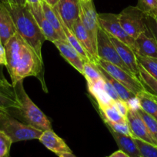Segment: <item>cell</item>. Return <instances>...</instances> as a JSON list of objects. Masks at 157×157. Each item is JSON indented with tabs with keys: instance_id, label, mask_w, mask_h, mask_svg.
<instances>
[{
	"instance_id": "obj_1",
	"label": "cell",
	"mask_w": 157,
	"mask_h": 157,
	"mask_svg": "<svg viewBox=\"0 0 157 157\" xmlns=\"http://www.w3.org/2000/svg\"><path fill=\"white\" fill-rule=\"evenodd\" d=\"M6 48L7 68L12 84L23 81L27 77L40 78L43 84V61L35 51L25 41L17 32L4 44Z\"/></svg>"
},
{
	"instance_id": "obj_2",
	"label": "cell",
	"mask_w": 157,
	"mask_h": 157,
	"mask_svg": "<svg viewBox=\"0 0 157 157\" xmlns=\"http://www.w3.org/2000/svg\"><path fill=\"white\" fill-rule=\"evenodd\" d=\"M0 2L10 13L18 35L42 58V47L46 39L28 5H15L6 0Z\"/></svg>"
},
{
	"instance_id": "obj_3",
	"label": "cell",
	"mask_w": 157,
	"mask_h": 157,
	"mask_svg": "<svg viewBox=\"0 0 157 157\" xmlns=\"http://www.w3.org/2000/svg\"><path fill=\"white\" fill-rule=\"evenodd\" d=\"M17 99L20 104L18 110L25 122L42 131L52 130V124L45 113L30 99L23 87L22 81L14 85Z\"/></svg>"
},
{
	"instance_id": "obj_4",
	"label": "cell",
	"mask_w": 157,
	"mask_h": 157,
	"mask_svg": "<svg viewBox=\"0 0 157 157\" xmlns=\"http://www.w3.org/2000/svg\"><path fill=\"white\" fill-rule=\"evenodd\" d=\"M0 131L6 133L12 143L38 140L43 131L15 119L8 112H0Z\"/></svg>"
},
{
	"instance_id": "obj_5",
	"label": "cell",
	"mask_w": 157,
	"mask_h": 157,
	"mask_svg": "<svg viewBox=\"0 0 157 157\" xmlns=\"http://www.w3.org/2000/svg\"><path fill=\"white\" fill-rule=\"evenodd\" d=\"M118 15L122 27L134 39L142 32L147 30L146 14L137 6H128Z\"/></svg>"
},
{
	"instance_id": "obj_6",
	"label": "cell",
	"mask_w": 157,
	"mask_h": 157,
	"mask_svg": "<svg viewBox=\"0 0 157 157\" xmlns=\"http://www.w3.org/2000/svg\"><path fill=\"white\" fill-rule=\"evenodd\" d=\"M97 64L99 65L102 68L104 69L109 75L115 78L122 85L126 87L128 90L132 92L134 94L137 95L140 92L146 90L139 78L132 74L128 73L121 67L101 59H99Z\"/></svg>"
},
{
	"instance_id": "obj_7",
	"label": "cell",
	"mask_w": 157,
	"mask_h": 157,
	"mask_svg": "<svg viewBox=\"0 0 157 157\" xmlns=\"http://www.w3.org/2000/svg\"><path fill=\"white\" fill-rule=\"evenodd\" d=\"M98 21L99 27L108 35L129 45L135 52V39L129 36L122 27L119 20V15L113 13H99L98 14Z\"/></svg>"
},
{
	"instance_id": "obj_8",
	"label": "cell",
	"mask_w": 157,
	"mask_h": 157,
	"mask_svg": "<svg viewBox=\"0 0 157 157\" xmlns=\"http://www.w3.org/2000/svg\"><path fill=\"white\" fill-rule=\"evenodd\" d=\"M97 56L99 59L108 61L114 65L121 67L128 73L132 74L119 55L116 49L109 38V35L101 28L99 29L97 36Z\"/></svg>"
},
{
	"instance_id": "obj_9",
	"label": "cell",
	"mask_w": 157,
	"mask_h": 157,
	"mask_svg": "<svg viewBox=\"0 0 157 157\" xmlns=\"http://www.w3.org/2000/svg\"><path fill=\"white\" fill-rule=\"evenodd\" d=\"M79 18L90 36L97 52V36L100 28L98 21V13L95 11L92 0L87 2H83L79 0Z\"/></svg>"
},
{
	"instance_id": "obj_10",
	"label": "cell",
	"mask_w": 157,
	"mask_h": 157,
	"mask_svg": "<svg viewBox=\"0 0 157 157\" xmlns=\"http://www.w3.org/2000/svg\"><path fill=\"white\" fill-rule=\"evenodd\" d=\"M126 120L133 138H136L147 144L157 147V142L152 137L147 126L146 125L138 112L135 110H129Z\"/></svg>"
},
{
	"instance_id": "obj_11",
	"label": "cell",
	"mask_w": 157,
	"mask_h": 157,
	"mask_svg": "<svg viewBox=\"0 0 157 157\" xmlns=\"http://www.w3.org/2000/svg\"><path fill=\"white\" fill-rule=\"evenodd\" d=\"M109 36L111 41L113 44L114 47L116 49L119 55L123 60V62L125 63L126 67L129 68L131 73L133 74L138 78H139V64L137 61L136 54L134 52L133 49L125 43L122 42L117 38H114L109 35Z\"/></svg>"
},
{
	"instance_id": "obj_12",
	"label": "cell",
	"mask_w": 157,
	"mask_h": 157,
	"mask_svg": "<svg viewBox=\"0 0 157 157\" xmlns=\"http://www.w3.org/2000/svg\"><path fill=\"white\" fill-rule=\"evenodd\" d=\"M55 8L63 24L72 30L73 24L79 18V0H59Z\"/></svg>"
},
{
	"instance_id": "obj_13",
	"label": "cell",
	"mask_w": 157,
	"mask_h": 157,
	"mask_svg": "<svg viewBox=\"0 0 157 157\" xmlns=\"http://www.w3.org/2000/svg\"><path fill=\"white\" fill-rule=\"evenodd\" d=\"M72 31L74 32L77 39L78 40V41L81 44V45L83 46V48L87 52L91 62H92L95 64H97L99 58L97 56L96 49L94 47L93 43H92V40H91L90 36L88 34L86 29L83 26L79 18L75 21V23L72 25Z\"/></svg>"
},
{
	"instance_id": "obj_14",
	"label": "cell",
	"mask_w": 157,
	"mask_h": 157,
	"mask_svg": "<svg viewBox=\"0 0 157 157\" xmlns=\"http://www.w3.org/2000/svg\"><path fill=\"white\" fill-rule=\"evenodd\" d=\"M52 43L59 51L60 55L66 59V61H68L74 68L76 69L80 74L83 75L84 61L78 55L76 50L67 41L56 40Z\"/></svg>"
},
{
	"instance_id": "obj_15",
	"label": "cell",
	"mask_w": 157,
	"mask_h": 157,
	"mask_svg": "<svg viewBox=\"0 0 157 157\" xmlns=\"http://www.w3.org/2000/svg\"><path fill=\"white\" fill-rule=\"evenodd\" d=\"M135 52L142 56L157 58V41L148 29L135 38Z\"/></svg>"
},
{
	"instance_id": "obj_16",
	"label": "cell",
	"mask_w": 157,
	"mask_h": 157,
	"mask_svg": "<svg viewBox=\"0 0 157 157\" xmlns=\"http://www.w3.org/2000/svg\"><path fill=\"white\" fill-rule=\"evenodd\" d=\"M28 6H29L32 14L33 15L34 18L36 20L46 41L48 40L51 42H53L56 40H61L58 34L56 33L55 29L52 26V25L49 23V21L45 16L42 10V2L40 4L35 5V6H29L28 5Z\"/></svg>"
},
{
	"instance_id": "obj_17",
	"label": "cell",
	"mask_w": 157,
	"mask_h": 157,
	"mask_svg": "<svg viewBox=\"0 0 157 157\" xmlns=\"http://www.w3.org/2000/svg\"><path fill=\"white\" fill-rule=\"evenodd\" d=\"M38 140L50 151L56 155L64 153H72L66 143L52 130H45Z\"/></svg>"
},
{
	"instance_id": "obj_18",
	"label": "cell",
	"mask_w": 157,
	"mask_h": 157,
	"mask_svg": "<svg viewBox=\"0 0 157 157\" xmlns=\"http://www.w3.org/2000/svg\"><path fill=\"white\" fill-rule=\"evenodd\" d=\"M17 33L13 20L6 6L0 2V38L2 44Z\"/></svg>"
},
{
	"instance_id": "obj_19",
	"label": "cell",
	"mask_w": 157,
	"mask_h": 157,
	"mask_svg": "<svg viewBox=\"0 0 157 157\" xmlns=\"http://www.w3.org/2000/svg\"><path fill=\"white\" fill-rule=\"evenodd\" d=\"M112 136H113L119 149L126 153L129 157H143L139 149L137 147L134 138L126 135L118 133L109 130Z\"/></svg>"
},
{
	"instance_id": "obj_20",
	"label": "cell",
	"mask_w": 157,
	"mask_h": 157,
	"mask_svg": "<svg viewBox=\"0 0 157 157\" xmlns=\"http://www.w3.org/2000/svg\"><path fill=\"white\" fill-rule=\"evenodd\" d=\"M42 10L45 16L49 21V23L52 25L53 29H55L56 33L59 36L60 39L62 40V41H67L64 31H63L62 19L58 15V12H57L56 9L48 5L45 1H42Z\"/></svg>"
},
{
	"instance_id": "obj_21",
	"label": "cell",
	"mask_w": 157,
	"mask_h": 157,
	"mask_svg": "<svg viewBox=\"0 0 157 157\" xmlns=\"http://www.w3.org/2000/svg\"><path fill=\"white\" fill-rule=\"evenodd\" d=\"M103 84H104V81L103 79V77L101 80L96 82L88 84L89 92L95 98L99 107L108 106L113 103V100L108 95V94L105 90Z\"/></svg>"
},
{
	"instance_id": "obj_22",
	"label": "cell",
	"mask_w": 157,
	"mask_h": 157,
	"mask_svg": "<svg viewBox=\"0 0 157 157\" xmlns=\"http://www.w3.org/2000/svg\"><path fill=\"white\" fill-rule=\"evenodd\" d=\"M136 96L142 110L157 121V97L148 90L140 92Z\"/></svg>"
},
{
	"instance_id": "obj_23",
	"label": "cell",
	"mask_w": 157,
	"mask_h": 157,
	"mask_svg": "<svg viewBox=\"0 0 157 157\" xmlns=\"http://www.w3.org/2000/svg\"><path fill=\"white\" fill-rule=\"evenodd\" d=\"M97 65H98V64H97ZM98 67L102 75H103V76H104L105 78L109 81V82L110 83V84L112 85V87L115 88V91L117 92V94H118L120 99L123 100V101H126L129 99H130V98H132V97L136 96V95L134 94L132 92H131L130 90H128L126 87L122 85L119 82H118L115 78H112L110 75H109V74H108L104 69L102 68L99 65H98Z\"/></svg>"
},
{
	"instance_id": "obj_24",
	"label": "cell",
	"mask_w": 157,
	"mask_h": 157,
	"mask_svg": "<svg viewBox=\"0 0 157 157\" xmlns=\"http://www.w3.org/2000/svg\"><path fill=\"white\" fill-rule=\"evenodd\" d=\"M62 27L65 35H66V40H67L68 42L76 50V52H78V55L82 57V58L83 59L84 62L90 61V59H89V55H88L87 52H86V50H85L83 48V46L81 45V44L79 43L78 40L77 39L76 36H75V34H74V32H72L69 28H68L67 26L63 24V22Z\"/></svg>"
},
{
	"instance_id": "obj_25",
	"label": "cell",
	"mask_w": 157,
	"mask_h": 157,
	"mask_svg": "<svg viewBox=\"0 0 157 157\" xmlns=\"http://www.w3.org/2000/svg\"><path fill=\"white\" fill-rule=\"evenodd\" d=\"M99 110L100 111V114L102 115L103 120H106V121H111V122L115 123H127V120L123 117L118 110L114 107L113 104H109L108 106H104V107H99Z\"/></svg>"
},
{
	"instance_id": "obj_26",
	"label": "cell",
	"mask_w": 157,
	"mask_h": 157,
	"mask_svg": "<svg viewBox=\"0 0 157 157\" xmlns=\"http://www.w3.org/2000/svg\"><path fill=\"white\" fill-rule=\"evenodd\" d=\"M83 76L86 79L87 84L94 83L102 79V75L97 64L91 61L84 62L83 64Z\"/></svg>"
},
{
	"instance_id": "obj_27",
	"label": "cell",
	"mask_w": 157,
	"mask_h": 157,
	"mask_svg": "<svg viewBox=\"0 0 157 157\" xmlns=\"http://www.w3.org/2000/svg\"><path fill=\"white\" fill-rule=\"evenodd\" d=\"M136 58L139 64H140L149 75L157 80V58L142 56L137 54Z\"/></svg>"
},
{
	"instance_id": "obj_28",
	"label": "cell",
	"mask_w": 157,
	"mask_h": 157,
	"mask_svg": "<svg viewBox=\"0 0 157 157\" xmlns=\"http://www.w3.org/2000/svg\"><path fill=\"white\" fill-rule=\"evenodd\" d=\"M19 108L20 104L17 98L0 92V112L10 113L11 110H18Z\"/></svg>"
},
{
	"instance_id": "obj_29",
	"label": "cell",
	"mask_w": 157,
	"mask_h": 157,
	"mask_svg": "<svg viewBox=\"0 0 157 157\" xmlns=\"http://www.w3.org/2000/svg\"><path fill=\"white\" fill-rule=\"evenodd\" d=\"M139 80L144 86H146L152 94L157 97V80L152 75H149L143 67L139 64Z\"/></svg>"
},
{
	"instance_id": "obj_30",
	"label": "cell",
	"mask_w": 157,
	"mask_h": 157,
	"mask_svg": "<svg viewBox=\"0 0 157 157\" xmlns=\"http://www.w3.org/2000/svg\"><path fill=\"white\" fill-rule=\"evenodd\" d=\"M137 147L143 157H157V147L147 144L143 140L134 138Z\"/></svg>"
},
{
	"instance_id": "obj_31",
	"label": "cell",
	"mask_w": 157,
	"mask_h": 157,
	"mask_svg": "<svg viewBox=\"0 0 157 157\" xmlns=\"http://www.w3.org/2000/svg\"><path fill=\"white\" fill-rule=\"evenodd\" d=\"M137 112L140 115V117L143 118V121L145 122L146 125L147 126L152 137L157 142V121L154 118H152V117L149 116L148 113H146V112L143 111L141 108L139 109Z\"/></svg>"
},
{
	"instance_id": "obj_32",
	"label": "cell",
	"mask_w": 157,
	"mask_h": 157,
	"mask_svg": "<svg viewBox=\"0 0 157 157\" xmlns=\"http://www.w3.org/2000/svg\"><path fill=\"white\" fill-rule=\"evenodd\" d=\"M103 121H104L106 125L107 126L108 129H109V130H112L114 132H116L118 133H121V134L131 136V137L133 138L132 133L131 132L130 129H129V127L127 123L121 124V123L111 122V121H106V120H103Z\"/></svg>"
},
{
	"instance_id": "obj_33",
	"label": "cell",
	"mask_w": 157,
	"mask_h": 157,
	"mask_svg": "<svg viewBox=\"0 0 157 157\" xmlns=\"http://www.w3.org/2000/svg\"><path fill=\"white\" fill-rule=\"evenodd\" d=\"M136 6L146 15H157V0H139Z\"/></svg>"
},
{
	"instance_id": "obj_34",
	"label": "cell",
	"mask_w": 157,
	"mask_h": 157,
	"mask_svg": "<svg viewBox=\"0 0 157 157\" xmlns=\"http://www.w3.org/2000/svg\"><path fill=\"white\" fill-rule=\"evenodd\" d=\"M12 140L2 131H0V157H9Z\"/></svg>"
},
{
	"instance_id": "obj_35",
	"label": "cell",
	"mask_w": 157,
	"mask_h": 157,
	"mask_svg": "<svg viewBox=\"0 0 157 157\" xmlns=\"http://www.w3.org/2000/svg\"><path fill=\"white\" fill-rule=\"evenodd\" d=\"M0 92L6 94L14 98H17L15 88H14L13 85L10 84L3 75L2 68L1 65H0Z\"/></svg>"
},
{
	"instance_id": "obj_36",
	"label": "cell",
	"mask_w": 157,
	"mask_h": 157,
	"mask_svg": "<svg viewBox=\"0 0 157 157\" xmlns=\"http://www.w3.org/2000/svg\"><path fill=\"white\" fill-rule=\"evenodd\" d=\"M146 28L157 41V15H146Z\"/></svg>"
},
{
	"instance_id": "obj_37",
	"label": "cell",
	"mask_w": 157,
	"mask_h": 157,
	"mask_svg": "<svg viewBox=\"0 0 157 157\" xmlns=\"http://www.w3.org/2000/svg\"><path fill=\"white\" fill-rule=\"evenodd\" d=\"M113 105L114 107L116 108V110H118L119 113L126 119L127 117L128 112H129V107H128L127 104H126V101H123L121 99L116 100V101H113Z\"/></svg>"
},
{
	"instance_id": "obj_38",
	"label": "cell",
	"mask_w": 157,
	"mask_h": 157,
	"mask_svg": "<svg viewBox=\"0 0 157 157\" xmlns=\"http://www.w3.org/2000/svg\"><path fill=\"white\" fill-rule=\"evenodd\" d=\"M102 77H103V81H104V84H103V85H104L105 90H106V93L108 94V95H109V96L110 97V98H112L113 101H116V100L120 99L119 97V95H118V94H117V92L115 91V88L112 87V84L109 82V81H108V80L106 79V78H105L103 75H102Z\"/></svg>"
},
{
	"instance_id": "obj_39",
	"label": "cell",
	"mask_w": 157,
	"mask_h": 157,
	"mask_svg": "<svg viewBox=\"0 0 157 157\" xmlns=\"http://www.w3.org/2000/svg\"><path fill=\"white\" fill-rule=\"evenodd\" d=\"M126 104H127L128 107H129V110H137L139 109H140V104H139V100L138 97L137 96H134L132 97V98L129 99L128 101H126Z\"/></svg>"
},
{
	"instance_id": "obj_40",
	"label": "cell",
	"mask_w": 157,
	"mask_h": 157,
	"mask_svg": "<svg viewBox=\"0 0 157 157\" xmlns=\"http://www.w3.org/2000/svg\"><path fill=\"white\" fill-rule=\"evenodd\" d=\"M0 65L6 66L7 65V60H6V48L4 44L0 43Z\"/></svg>"
},
{
	"instance_id": "obj_41",
	"label": "cell",
	"mask_w": 157,
	"mask_h": 157,
	"mask_svg": "<svg viewBox=\"0 0 157 157\" xmlns=\"http://www.w3.org/2000/svg\"><path fill=\"white\" fill-rule=\"evenodd\" d=\"M107 157H129V156H128L126 153L122 151L121 150H117V151L114 152L113 153H112V154L109 155V156Z\"/></svg>"
},
{
	"instance_id": "obj_42",
	"label": "cell",
	"mask_w": 157,
	"mask_h": 157,
	"mask_svg": "<svg viewBox=\"0 0 157 157\" xmlns=\"http://www.w3.org/2000/svg\"><path fill=\"white\" fill-rule=\"evenodd\" d=\"M9 1V2L13 3L15 5H20V6H23V5H26V0H6Z\"/></svg>"
},
{
	"instance_id": "obj_43",
	"label": "cell",
	"mask_w": 157,
	"mask_h": 157,
	"mask_svg": "<svg viewBox=\"0 0 157 157\" xmlns=\"http://www.w3.org/2000/svg\"><path fill=\"white\" fill-rule=\"evenodd\" d=\"M42 1H45L48 5H49L52 7H55V6H57L59 0H42Z\"/></svg>"
},
{
	"instance_id": "obj_44",
	"label": "cell",
	"mask_w": 157,
	"mask_h": 157,
	"mask_svg": "<svg viewBox=\"0 0 157 157\" xmlns=\"http://www.w3.org/2000/svg\"><path fill=\"white\" fill-rule=\"evenodd\" d=\"M26 4L29 6H35V5L40 4L42 2L41 0H26Z\"/></svg>"
},
{
	"instance_id": "obj_45",
	"label": "cell",
	"mask_w": 157,
	"mask_h": 157,
	"mask_svg": "<svg viewBox=\"0 0 157 157\" xmlns=\"http://www.w3.org/2000/svg\"><path fill=\"white\" fill-rule=\"evenodd\" d=\"M58 157H77L72 153H60V154L57 155Z\"/></svg>"
},
{
	"instance_id": "obj_46",
	"label": "cell",
	"mask_w": 157,
	"mask_h": 157,
	"mask_svg": "<svg viewBox=\"0 0 157 157\" xmlns=\"http://www.w3.org/2000/svg\"><path fill=\"white\" fill-rule=\"evenodd\" d=\"M80 1L83 2H89V1H91V0H80Z\"/></svg>"
},
{
	"instance_id": "obj_47",
	"label": "cell",
	"mask_w": 157,
	"mask_h": 157,
	"mask_svg": "<svg viewBox=\"0 0 157 157\" xmlns=\"http://www.w3.org/2000/svg\"><path fill=\"white\" fill-rule=\"evenodd\" d=\"M0 43H2V42H1V38H0Z\"/></svg>"
},
{
	"instance_id": "obj_48",
	"label": "cell",
	"mask_w": 157,
	"mask_h": 157,
	"mask_svg": "<svg viewBox=\"0 0 157 157\" xmlns=\"http://www.w3.org/2000/svg\"><path fill=\"white\" fill-rule=\"evenodd\" d=\"M41 1H42V0H41Z\"/></svg>"
}]
</instances>
